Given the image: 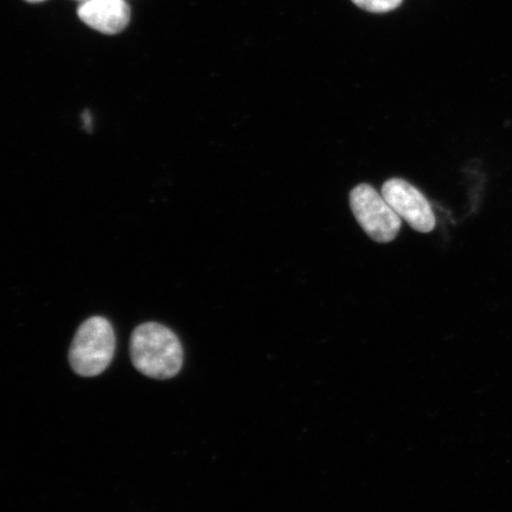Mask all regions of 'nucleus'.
Returning <instances> with one entry per match:
<instances>
[{
  "mask_svg": "<svg viewBox=\"0 0 512 512\" xmlns=\"http://www.w3.org/2000/svg\"><path fill=\"white\" fill-rule=\"evenodd\" d=\"M115 350V335L104 317H92L76 332L69 351L70 366L76 374L98 376L110 366Z\"/></svg>",
  "mask_w": 512,
  "mask_h": 512,
  "instance_id": "2",
  "label": "nucleus"
},
{
  "mask_svg": "<svg viewBox=\"0 0 512 512\" xmlns=\"http://www.w3.org/2000/svg\"><path fill=\"white\" fill-rule=\"evenodd\" d=\"M350 207L370 239L388 243L398 236L402 226L401 217L371 185L360 184L351 190Z\"/></svg>",
  "mask_w": 512,
  "mask_h": 512,
  "instance_id": "3",
  "label": "nucleus"
},
{
  "mask_svg": "<svg viewBox=\"0 0 512 512\" xmlns=\"http://www.w3.org/2000/svg\"><path fill=\"white\" fill-rule=\"evenodd\" d=\"M351 2L371 14H386L398 9L402 4V0H351Z\"/></svg>",
  "mask_w": 512,
  "mask_h": 512,
  "instance_id": "6",
  "label": "nucleus"
},
{
  "mask_svg": "<svg viewBox=\"0 0 512 512\" xmlns=\"http://www.w3.org/2000/svg\"><path fill=\"white\" fill-rule=\"evenodd\" d=\"M81 118H82L83 127H85L86 130L91 131V128H92V125H93L92 124L93 120H92L91 113H89V111H85V112L82 113Z\"/></svg>",
  "mask_w": 512,
  "mask_h": 512,
  "instance_id": "7",
  "label": "nucleus"
},
{
  "mask_svg": "<svg viewBox=\"0 0 512 512\" xmlns=\"http://www.w3.org/2000/svg\"><path fill=\"white\" fill-rule=\"evenodd\" d=\"M381 194L395 213L416 232H432L435 216L431 204L411 183L401 178L388 179L383 184Z\"/></svg>",
  "mask_w": 512,
  "mask_h": 512,
  "instance_id": "4",
  "label": "nucleus"
},
{
  "mask_svg": "<svg viewBox=\"0 0 512 512\" xmlns=\"http://www.w3.org/2000/svg\"><path fill=\"white\" fill-rule=\"evenodd\" d=\"M79 2H82V3H83V2H87V0H79Z\"/></svg>",
  "mask_w": 512,
  "mask_h": 512,
  "instance_id": "9",
  "label": "nucleus"
},
{
  "mask_svg": "<svg viewBox=\"0 0 512 512\" xmlns=\"http://www.w3.org/2000/svg\"><path fill=\"white\" fill-rule=\"evenodd\" d=\"M78 15L88 27L106 35L120 34L131 21L125 0H87L79 6Z\"/></svg>",
  "mask_w": 512,
  "mask_h": 512,
  "instance_id": "5",
  "label": "nucleus"
},
{
  "mask_svg": "<svg viewBox=\"0 0 512 512\" xmlns=\"http://www.w3.org/2000/svg\"><path fill=\"white\" fill-rule=\"evenodd\" d=\"M130 352L133 366L152 379H171L183 366L181 342L175 332L158 323H145L133 331Z\"/></svg>",
  "mask_w": 512,
  "mask_h": 512,
  "instance_id": "1",
  "label": "nucleus"
},
{
  "mask_svg": "<svg viewBox=\"0 0 512 512\" xmlns=\"http://www.w3.org/2000/svg\"><path fill=\"white\" fill-rule=\"evenodd\" d=\"M25 2H29V3H41V2H44V0H25Z\"/></svg>",
  "mask_w": 512,
  "mask_h": 512,
  "instance_id": "8",
  "label": "nucleus"
}]
</instances>
